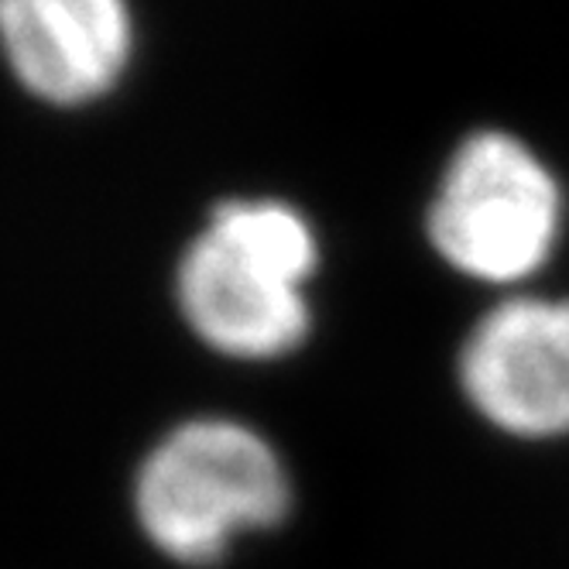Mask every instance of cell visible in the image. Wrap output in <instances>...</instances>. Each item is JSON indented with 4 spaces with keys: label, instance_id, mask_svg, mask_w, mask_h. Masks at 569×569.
I'll list each match as a JSON object with an SVG mask.
<instances>
[{
    "label": "cell",
    "instance_id": "6da1fadb",
    "mask_svg": "<svg viewBox=\"0 0 569 569\" xmlns=\"http://www.w3.org/2000/svg\"><path fill=\"white\" fill-rule=\"evenodd\" d=\"M319 264L309 220L278 199H227L176 271L189 330L233 360H274L309 337L306 284Z\"/></svg>",
    "mask_w": 569,
    "mask_h": 569
},
{
    "label": "cell",
    "instance_id": "7a4b0ae2",
    "mask_svg": "<svg viewBox=\"0 0 569 569\" xmlns=\"http://www.w3.org/2000/svg\"><path fill=\"white\" fill-rule=\"evenodd\" d=\"M292 505L274 446L233 419L176 426L144 457L134 511L151 546L186 566L217 562L243 532H261Z\"/></svg>",
    "mask_w": 569,
    "mask_h": 569
},
{
    "label": "cell",
    "instance_id": "3957f363",
    "mask_svg": "<svg viewBox=\"0 0 569 569\" xmlns=\"http://www.w3.org/2000/svg\"><path fill=\"white\" fill-rule=\"evenodd\" d=\"M562 227V192L546 161L505 131L470 134L429 207V240L460 274L515 284L542 271Z\"/></svg>",
    "mask_w": 569,
    "mask_h": 569
},
{
    "label": "cell",
    "instance_id": "277c9868",
    "mask_svg": "<svg viewBox=\"0 0 569 569\" xmlns=\"http://www.w3.org/2000/svg\"><path fill=\"white\" fill-rule=\"evenodd\" d=\"M460 385L477 416L508 436H569V299L495 306L463 343Z\"/></svg>",
    "mask_w": 569,
    "mask_h": 569
},
{
    "label": "cell",
    "instance_id": "5b68a950",
    "mask_svg": "<svg viewBox=\"0 0 569 569\" xmlns=\"http://www.w3.org/2000/svg\"><path fill=\"white\" fill-rule=\"evenodd\" d=\"M0 31L18 83L56 107L110 93L134 49L128 0H0Z\"/></svg>",
    "mask_w": 569,
    "mask_h": 569
}]
</instances>
